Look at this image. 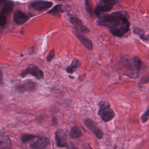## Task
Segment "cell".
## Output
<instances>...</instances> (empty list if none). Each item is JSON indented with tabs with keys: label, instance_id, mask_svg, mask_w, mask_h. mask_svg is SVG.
Listing matches in <instances>:
<instances>
[{
	"label": "cell",
	"instance_id": "21",
	"mask_svg": "<svg viewBox=\"0 0 149 149\" xmlns=\"http://www.w3.org/2000/svg\"><path fill=\"white\" fill-rule=\"evenodd\" d=\"M54 56H55V50H54V49H52L49 51V53L48 54V55L46 58L47 61L48 62L52 61V60L53 59Z\"/></svg>",
	"mask_w": 149,
	"mask_h": 149
},
{
	"label": "cell",
	"instance_id": "17",
	"mask_svg": "<svg viewBox=\"0 0 149 149\" xmlns=\"http://www.w3.org/2000/svg\"><path fill=\"white\" fill-rule=\"evenodd\" d=\"M82 136V133L80 129L77 126L72 127L70 131V136L72 139H77Z\"/></svg>",
	"mask_w": 149,
	"mask_h": 149
},
{
	"label": "cell",
	"instance_id": "12",
	"mask_svg": "<svg viewBox=\"0 0 149 149\" xmlns=\"http://www.w3.org/2000/svg\"><path fill=\"white\" fill-rule=\"evenodd\" d=\"M55 139L56 144L58 147H64L67 146L66 136L64 132L61 129H58L55 133Z\"/></svg>",
	"mask_w": 149,
	"mask_h": 149
},
{
	"label": "cell",
	"instance_id": "3",
	"mask_svg": "<svg viewBox=\"0 0 149 149\" xmlns=\"http://www.w3.org/2000/svg\"><path fill=\"white\" fill-rule=\"evenodd\" d=\"M98 115L105 122L111 120L114 117V112L107 102L101 101L99 103Z\"/></svg>",
	"mask_w": 149,
	"mask_h": 149
},
{
	"label": "cell",
	"instance_id": "22",
	"mask_svg": "<svg viewBox=\"0 0 149 149\" xmlns=\"http://www.w3.org/2000/svg\"><path fill=\"white\" fill-rule=\"evenodd\" d=\"M85 6H86V8L87 12H88V13H91V12H92V9H91V8H90V3H89V2L86 1H85Z\"/></svg>",
	"mask_w": 149,
	"mask_h": 149
},
{
	"label": "cell",
	"instance_id": "23",
	"mask_svg": "<svg viewBox=\"0 0 149 149\" xmlns=\"http://www.w3.org/2000/svg\"><path fill=\"white\" fill-rule=\"evenodd\" d=\"M66 148L67 149H78L77 147H76V146H74L73 144L70 143V144H68L67 146H66Z\"/></svg>",
	"mask_w": 149,
	"mask_h": 149
},
{
	"label": "cell",
	"instance_id": "15",
	"mask_svg": "<svg viewBox=\"0 0 149 149\" xmlns=\"http://www.w3.org/2000/svg\"><path fill=\"white\" fill-rule=\"evenodd\" d=\"M80 64H81V62L80 60L77 58H75L72 61L70 65L68 67H66V71L69 74H72L80 66Z\"/></svg>",
	"mask_w": 149,
	"mask_h": 149
},
{
	"label": "cell",
	"instance_id": "13",
	"mask_svg": "<svg viewBox=\"0 0 149 149\" xmlns=\"http://www.w3.org/2000/svg\"><path fill=\"white\" fill-rule=\"evenodd\" d=\"M13 18V21L16 24L20 25L24 23L26 21H27L29 19V17L22 10L17 9L14 12Z\"/></svg>",
	"mask_w": 149,
	"mask_h": 149
},
{
	"label": "cell",
	"instance_id": "6",
	"mask_svg": "<svg viewBox=\"0 0 149 149\" xmlns=\"http://www.w3.org/2000/svg\"><path fill=\"white\" fill-rule=\"evenodd\" d=\"M28 74H31L36 79L40 80L44 78V72L42 70L36 65H31L29 66L25 70H23L20 75L22 77H24Z\"/></svg>",
	"mask_w": 149,
	"mask_h": 149
},
{
	"label": "cell",
	"instance_id": "18",
	"mask_svg": "<svg viewBox=\"0 0 149 149\" xmlns=\"http://www.w3.org/2000/svg\"><path fill=\"white\" fill-rule=\"evenodd\" d=\"M38 137V136L31 134H24L21 136V140L23 143H26Z\"/></svg>",
	"mask_w": 149,
	"mask_h": 149
},
{
	"label": "cell",
	"instance_id": "20",
	"mask_svg": "<svg viewBox=\"0 0 149 149\" xmlns=\"http://www.w3.org/2000/svg\"><path fill=\"white\" fill-rule=\"evenodd\" d=\"M149 118V107L147 108V109L142 114L141 116V119L143 123H145L148 120V119Z\"/></svg>",
	"mask_w": 149,
	"mask_h": 149
},
{
	"label": "cell",
	"instance_id": "19",
	"mask_svg": "<svg viewBox=\"0 0 149 149\" xmlns=\"http://www.w3.org/2000/svg\"><path fill=\"white\" fill-rule=\"evenodd\" d=\"M62 12H63V10L62 8V5L60 4H58L57 5L55 6L52 9L49 10L48 12V13L58 15V14H60Z\"/></svg>",
	"mask_w": 149,
	"mask_h": 149
},
{
	"label": "cell",
	"instance_id": "8",
	"mask_svg": "<svg viewBox=\"0 0 149 149\" xmlns=\"http://www.w3.org/2000/svg\"><path fill=\"white\" fill-rule=\"evenodd\" d=\"M36 88V83L33 81L28 80L15 86V90L19 93L31 92Z\"/></svg>",
	"mask_w": 149,
	"mask_h": 149
},
{
	"label": "cell",
	"instance_id": "10",
	"mask_svg": "<svg viewBox=\"0 0 149 149\" xmlns=\"http://www.w3.org/2000/svg\"><path fill=\"white\" fill-rule=\"evenodd\" d=\"M69 21L73 25L74 31L82 34L88 33L90 32V30L83 24V23L79 18L76 17H71L69 19Z\"/></svg>",
	"mask_w": 149,
	"mask_h": 149
},
{
	"label": "cell",
	"instance_id": "14",
	"mask_svg": "<svg viewBox=\"0 0 149 149\" xmlns=\"http://www.w3.org/2000/svg\"><path fill=\"white\" fill-rule=\"evenodd\" d=\"M74 34L76 36V37L77 38V39L79 40V41L81 43L82 45H83L87 49L91 51L93 49V42L91 40H90L88 38L86 37L85 36H84L83 34L73 31Z\"/></svg>",
	"mask_w": 149,
	"mask_h": 149
},
{
	"label": "cell",
	"instance_id": "4",
	"mask_svg": "<svg viewBox=\"0 0 149 149\" xmlns=\"http://www.w3.org/2000/svg\"><path fill=\"white\" fill-rule=\"evenodd\" d=\"M115 0H101L98 2L94 9L96 16H100L103 13L110 11L116 3Z\"/></svg>",
	"mask_w": 149,
	"mask_h": 149
},
{
	"label": "cell",
	"instance_id": "11",
	"mask_svg": "<svg viewBox=\"0 0 149 149\" xmlns=\"http://www.w3.org/2000/svg\"><path fill=\"white\" fill-rule=\"evenodd\" d=\"M50 144L49 139L45 137H38L30 143V146L33 149H45Z\"/></svg>",
	"mask_w": 149,
	"mask_h": 149
},
{
	"label": "cell",
	"instance_id": "7",
	"mask_svg": "<svg viewBox=\"0 0 149 149\" xmlns=\"http://www.w3.org/2000/svg\"><path fill=\"white\" fill-rule=\"evenodd\" d=\"M84 125L87 127V128L93 133L94 134L97 138L98 139H101L103 137V132L102 130L97 126V124L90 118H87L84 120Z\"/></svg>",
	"mask_w": 149,
	"mask_h": 149
},
{
	"label": "cell",
	"instance_id": "9",
	"mask_svg": "<svg viewBox=\"0 0 149 149\" xmlns=\"http://www.w3.org/2000/svg\"><path fill=\"white\" fill-rule=\"evenodd\" d=\"M53 3L51 1H31L29 3V6L38 11H43L46 10L52 6Z\"/></svg>",
	"mask_w": 149,
	"mask_h": 149
},
{
	"label": "cell",
	"instance_id": "5",
	"mask_svg": "<svg viewBox=\"0 0 149 149\" xmlns=\"http://www.w3.org/2000/svg\"><path fill=\"white\" fill-rule=\"evenodd\" d=\"M13 6L14 3L11 1H6L3 5L0 12V24L1 28H2L6 24L7 16L12 12Z\"/></svg>",
	"mask_w": 149,
	"mask_h": 149
},
{
	"label": "cell",
	"instance_id": "2",
	"mask_svg": "<svg viewBox=\"0 0 149 149\" xmlns=\"http://www.w3.org/2000/svg\"><path fill=\"white\" fill-rule=\"evenodd\" d=\"M141 65V61L137 56H134L132 60H127L126 62V65L127 66L126 74L131 78L137 77Z\"/></svg>",
	"mask_w": 149,
	"mask_h": 149
},
{
	"label": "cell",
	"instance_id": "1",
	"mask_svg": "<svg viewBox=\"0 0 149 149\" xmlns=\"http://www.w3.org/2000/svg\"><path fill=\"white\" fill-rule=\"evenodd\" d=\"M97 23L99 26L107 27L114 36L119 37L126 34L130 27L126 15L121 11L100 16L97 20Z\"/></svg>",
	"mask_w": 149,
	"mask_h": 149
},
{
	"label": "cell",
	"instance_id": "16",
	"mask_svg": "<svg viewBox=\"0 0 149 149\" xmlns=\"http://www.w3.org/2000/svg\"><path fill=\"white\" fill-rule=\"evenodd\" d=\"M11 141L9 137L6 136V135L3 136L1 133V149H6L9 148L10 146Z\"/></svg>",
	"mask_w": 149,
	"mask_h": 149
}]
</instances>
